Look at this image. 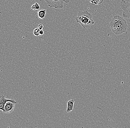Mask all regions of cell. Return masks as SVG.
<instances>
[{
    "label": "cell",
    "mask_w": 130,
    "mask_h": 128,
    "mask_svg": "<svg viewBox=\"0 0 130 128\" xmlns=\"http://www.w3.org/2000/svg\"><path fill=\"white\" fill-rule=\"evenodd\" d=\"M112 32L115 35H122L126 32L127 28V21L119 15L114 16L109 23Z\"/></svg>",
    "instance_id": "obj_1"
},
{
    "label": "cell",
    "mask_w": 130,
    "mask_h": 128,
    "mask_svg": "<svg viewBox=\"0 0 130 128\" xmlns=\"http://www.w3.org/2000/svg\"><path fill=\"white\" fill-rule=\"evenodd\" d=\"M77 23L81 24L84 28L90 27L95 23L92 19V15L87 11H79L75 18Z\"/></svg>",
    "instance_id": "obj_2"
},
{
    "label": "cell",
    "mask_w": 130,
    "mask_h": 128,
    "mask_svg": "<svg viewBox=\"0 0 130 128\" xmlns=\"http://www.w3.org/2000/svg\"><path fill=\"white\" fill-rule=\"evenodd\" d=\"M50 8H64V3H69L70 0H44Z\"/></svg>",
    "instance_id": "obj_3"
},
{
    "label": "cell",
    "mask_w": 130,
    "mask_h": 128,
    "mask_svg": "<svg viewBox=\"0 0 130 128\" xmlns=\"http://www.w3.org/2000/svg\"><path fill=\"white\" fill-rule=\"evenodd\" d=\"M121 7L123 10L122 17L125 18L130 19V2H126L122 0Z\"/></svg>",
    "instance_id": "obj_4"
},
{
    "label": "cell",
    "mask_w": 130,
    "mask_h": 128,
    "mask_svg": "<svg viewBox=\"0 0 130 128\" xmlns=\"http://www.w3.org/2000/svg\"><path fill=\"white\" fill-rule=\"evenodd\" d=\"M16 101L14 102L8 101L6 103L4 107V109L5 110L6 113H9L12 112L14 109L15 104L17 103Z\"/></svg>",
    "instance_id": "obj_5"
},
{
    "label": "cell",
    "mask_w": 130,
    "mask_h": 128,
    "mask_svg": "<svg viewBox=\"0 0 130 128\" xmlns=\"http://www.w3.org/2000/svg\"><path fill=\"white\" fill-rule=\"evenodd\" d=\"M8 101H11V102H14V100H11V99H8L6 98V96L5 95H2L0 97V110H2V111L5 113V110L4 109V107L6 103Z\"/></svg>",
    "instance_id": "obj_6"
},
{
    "label": "cell",
    "mask_w": 130,
    "mask_h": 128,
    "mask_svg": "<svg viewBox=\"0 0 130 128\" xmlns=\"http://www.w3.org/2000/svg\"><path fill=\"white\" fill-rule=\"evenodd\" d=\"M75 102V100L74 99H71L68 101L67 103V108L66 110L67 112H70L73 110Z\"/></svg>",
    "instance_id": "obj_7"
},
{
    "label": "cell",
    "mask_w": 130,
    "mask_h": 128,
    "mask_svg": "<svg viewBox=\"0 0 130 128\" xmlns=\"http://www.w3.org/2000/svg\"><path fill=\"white\" fill-rule=\"evenodd\" d=\"M46 11L45 10H39L38 12H37V18L42 20L44 19L45 16Z\"/></svg>",
    "instance_id": "obj_8"
},
{
    "label": "cell",
    "mask_w": 130,
    "mask_h": 128,
    "mask_svg": "<svg viewBox=\"0 0 130 128\" xmlns=\"http://www.w3.org/2000/svg\"><path fill=\"white\" fill-rule=\"evenodd\" d=\"M104 0H89L91 4L94 5H100L102 3Z\"/></svg>",
    "instance_id": "obj_9"
},
{
    "label": "cell",
    "mask_w": 130,
    "mask_h": 128,
    "mask_svg": "<svg viewBox=\"0 0 130 128\" xmlns=\"http://www.w3.org/2000/svg\"><path fill=\"white\" fill-rule=\"evenodd\" d=\"M40 8L39 4L37 3H35L31 6V9L32 10H39Z\"/></svg>",
    "instance_id": "obj_10"
},
{
    "label": "cell",
    "mask_w": 130,
    "mask_h": 128,
    "mask_svg": "<svg viewBox=\"0 0 130 128\" xmlns=\"http://www.w3.org/2000/svg\"><path fill=\"white\" fill-rule=\"evenodd\" d=\"M40 30L38 28L35 29L33 31V34H34V35L36 36H40Z\"/></svg>",
    "instance_id": "obj_11"
},
{
    "label": "cell",
    "mask_w": 130,
    "mask_h": 128,
    "mask_svg": "<svg viewBox=\"0 0 130 128\" xmlns=\"http://www.w3.org/2000/svg\"><path fill=\"white\" fill-rule=\"evenodd\" d=\"M44 26L43 24H40L38 25V28L40 30H42L43 29Z\"/></svg>",
    "instance_id": "obj_12"
},
{
    "label": "cell",
    "mask_w": 130,
    "mask_h": 128,
    "mask_svg": "<svg viewBox=\"0 0 130 128\" xmlns=\"http://www.w3.org/2000/svg\"><path fill=\"white\" fill-rule=\"evenodd\" d=\"M44 32L43 30H40L39 32L40 36H43L44 35Z\"/></svg>",
    "instance_id": "obj_13"
}]
</instances>
